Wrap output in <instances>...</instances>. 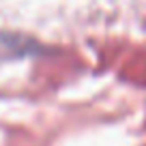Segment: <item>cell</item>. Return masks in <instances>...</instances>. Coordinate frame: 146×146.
<instances>
[{"mask_svg":"<svg viewBox=\"0 0 146 146\" xmlns=\"http://www.w3.org/2000/svg\"><path fill=\"white\" fill-rule=\"evenodd\" d=\"M41 52V47L35 43V39L15 32H0V64L9 60H19Z\"/></svg>","mask_w":146,"mask_h":146,"instance_id":"obj_1","label":"cell"}]
</instances>
